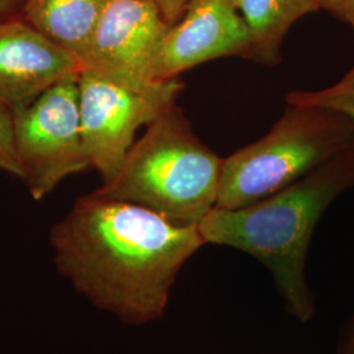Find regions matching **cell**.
I'll return each mask as SVG.
<instances>
[{
	"label": "cell",
	"mask_w": 354,
	"mask_h": 354,
	"mask_svg": "<svg viewBox=\"0 0 354 354\" xmlns=\"http://www.w3.org/2000/svg\"><path fill=\"white\" fill-rule=\"evenodd\" d=\"M58 270L89 302L130 326L165 315L177 276L205 244L136 203L93 193L76 200L50 231Z\"/></svg>",
	"instance_id": "6da1fadb"
},
{
	"label": "cell",
	"mask_w": 354,
	"mask_h": 354,
	"mask_svg": "<svg viewBox=\"0 0 354 354\" xmlns=\"http://www.w3.org/2000/svg\"><path fill=\"white\" fill-rule=\"evenodd\" d=\"M354 188V149L301 180L238 209L214 207L198 225L205 244L248 253L270 272L286 313L307 323L315 299L306 276L307 253L320 218Z\"/></svg>",
	"instance_id": "7a4b0ae2"
},
{
	"label": "cell",
	"mask_w": 354,
	"mask_h": 354,
	"mask_svg": "<svg viewBox=\"0 0 354 354\" xmlns=\"http://www.w3.org/2000/svg\"><path fill=\"white\" fill-rule=\"evenodd\" d=\"M221 159L174 104L150 124L113 180L92 193L136 203L184 227H198L215 206Z\"/></svg>",
	"instance_id": "3957f363"
},
{
	"label": "cell",
	"mask_w": 354,
	"mask_h": 354,
	"mask_svg": "<svg viewBox=\"0 0 354 354\" xmlns=\"http://www.w3.org/2000/svg\"><path fill=\"white\" fill-rule=\"evenodd\" d=\"M353 149L351 118L320 106L288 104L266 137L223 159L215 207L257 203Z\"/></svg>",
	"instance_id": "277c9868"
},
{
	"label": "cell",
	"mask_w": 354,
	"mask_h": 354,
	"mask_svg": "<svg viewBox=\"0 0 354 354\" xmlns=\"http://www.w3.org/2000/svg\"><path fill=\"white\" fill-rule=\"evenodd\" d=\"M183 89L178 77L133 88L88 70L80 73V127L91 167L102 184L120 172L140 127H149L176 104Z\"/></svg>",
	"instance_id": "5b68a950"
},
{
	"label": "cell",
	"mask_w": 354,
	"mask_h": 354,
	"mask_svg": "<svg viewBox=\"0 0 354 354\" xmlns=\"http://www.w3.org/2000/svg\"><path fill=\"white\" fill-rule=\"evenodd\" d=\"M79 75L64 77L15 112V145L23 180L35 200L91 167L79 113Z\"/></svg>",
	"instance_id": "8992f818"
},
{
	"label": "cell",
	"mask_w": 354,
	"mask_h": 354,
	"mask_svg": "<svg viewBox=\"0 0 354 354\" xmlns=\"http://www.w3.org/2000/svg\"><path fill=\"white\" fill-rule=\"evenodd\" d=\"M169 26L149 0H109L80 59L82 71L133 88L151 86Z\"/></svg>",
	"instance_id": "52a82bcc"
},
{
	"label": "cell",
	"mask_w": 354,
	"mask_h": 354,
	"mask_svg": "<svg viewBox=\"0 0 354 354\" xmlns=\"http://www.w3.org/2000/svg\"><path fill=\"white\" fill-rule=\"evenodd\" d=\"M251 36L234 0H192L169 26L155 79H175L198 64L226 57L248 59Z\"/></svg>",
	"instance_id": "ba28073f"
},
{
	"label": "cell",
	"mask_w": 354,
	"mask_h": 354,
	"mask_svg": "<svg viewBox=\"0 0 354 354\" xmlns=\"http://www.w3.org/2000/svg\"><path fill=\"white\" fill-rule=\"evenodd\" d=\"M82 64L20 15L0 19V102L13 113L29 106Z\"/></svg>",
	"instance_id": "9c48e42d"
},
{
	"label": "cell",
	"mask_w": 354,
	"mask_h": 354,
	"mask_svg": "<svg viewBox=\"0 0 354 354\" xmlns=\"http://www.w3.org/2000/svg\"><path fill=\"white\" fill-rule=\"evenodd\" d=\"M109 0H26L21 17L82 59Z\"/></svg>",
	"instance_id": "30bf717a"
},
{
	"label": "cell",
	"mask_w": 354,
	"mask_h": 354,
	"mask_svg": "<svg viewBox=\"0 0 354 354\" xmlns=\"http://www.w3.org/2000/svg\"><path fill=\"white\" fill-rule=\"evenodd\" d=\"M248 28V59L274 67L281 62V45L299 19L319 11L317 0H234Z\"/></svg>",
	"instance_id": "8fae6325"
},
{
	"label": "cell",
	"mask_w": 354,
	"mask_h": 354,
	"mask_svg": "<svg viewBox=\"0 0 354 354\" xmlns=\"http://www.w3.org/2000/svg\"><path fill=\"white\" fill-rule=\"evenodd\" d=\"M286 104L326 108L346 115L354 122V64L337 83L327 88L292 91L286 96Z\"/></svg>",
	"instance_id": "7c38bea8"
},
{
	"label": "cell",
	"mask_w": 354,
	"mask_h": 354,
	"mask_svg": "<svg viewBox=\"0 0 354 354\" xmlns=\"http://www.w3.org/2000/svg\"><path fill=\"white\" fill-rule=\"evenodd\" d=\"M0 171L23 177L15 145V113L0 102Z\"/></svg>",
	"instance_id": "4fadbf2b"
},
{
	"label": "cell",
	"mask_w": 354,
	"mask_h": 354,
	"mask_svg": "<svg viewBox=\"0 0 354 354\" xmlns=\"http://www.w3.org/2000/svg\"><path fill=\"white\" fill-rule=\"evenodd\" d=\"M317 3L319 10L327 11L354 30V0H317Z\"/></svg>",
	"instance_id": "5bb4252c"
},
{
	"label": "cell",
	"mask_w": 354,
	"mask_h": 354,
	"mask_svg": "<svg viewBox=\"0 0 354 354\" xmlns=\"http://www.w3.org/2000/svg\"><path fill=\"white\" fill-rule=\"evenodd\" d=\"M153 3L165 20L172 26L181 17L192 0H149Z\"/></svg>",
	"instance_id": "9a60e30c"
},
{
	"label": "cell",
	"mask_w": 354,
	"mask_h": 354,
	"mask_svg": "<svg viewBox=\"0 0 354 354\" xmlns=\"http://www.w3.org/2000/svg\"><path fill=\"white\" fill-rule=\"evenodd\" d=\"M26 0H0V19L21 15Z\"/></svg>",
	"instance_id": "2e32d148"
},
{
	"label": "cell",
	"mask_w": 354,
	"mask_h": 354,
	"mask_svg": "<svg viewBox=\"0 0 354 354\" xmlns=\"http://www.w3.org/2000/svg\"><path fill=\"white\" fill-rule=\"evenodd\" d=\"M339 354H354V314L346 332L342 336L340 346H339Z\"/></svg>",
	"instance_id": "e0dca14e"
}]
</instances>
